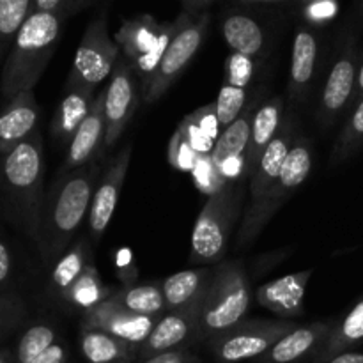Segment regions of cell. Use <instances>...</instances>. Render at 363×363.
<instances>
[{
	"mask_svg": "<svg viewBox=\"0 0 363 363\" xmlns=\"http://www.w3.org/2000/svg\"><path fill=\"white\" fill-rule=\"evenodd\" d=\"M110 294H112V291L103 284L98 268L94 264H89L80 273V277L71 284V287L60 300L69 303L71 307L80 308L85 314V312L92 311L98 305H101L103 301L108 300Z\"/></svg>",
	"mask_w": 363,
	"mask_h": 363,
	"instance_id": "cell-31",
	"label": "cell"
},
{
	"mask_svg": "<svg viewBox=\"0 0 363 363\" xmlns=\"http://www.w3.org/2000/svg\"><path fill=\"white\" fill-rule=\"evenodd\" d=\"M138 363H201V358L191 353L190 350H176L169 353H162L158 357H152L149 360Z\"/></svg>",
	"mask_w": 363,
	"mask_h": 363,
	"instance_id": "cell-42",
	"label": "cell"
},
{
	"mask_svg": "<svg viewBox=\"0 0 363 363\" xmlns=\"http://www.w3.org/2000/svg\"><path fill=\"white\" fill-rule=\"evenodd\" d=\"M117 307L124 308L130 314L145 315V318H162L167 314L165 298L162 284H126L119 291H113L108 298Z\"/></svg>",
	"mask_w": 363,
	"mask_h": 363,
	"instance_id": "cell-27",
	"label": "cell"
},
{
	"mask_svg": "<svg viewBox=\"0 0 363 363\" xmlns=\"http://www.w3.org/2000/svg\"><path fill=\"white\" fill-rule=\"evenodd\" d=\"M360 147H363V99L354 105L350 119L344 124L342 133L333 147L332 165L350 160Z\"/></svg>",
	"mask_w": 363,
	"mask_h": 363,
	"instance_id": "cell-34",
	"label": "cell"
},
{
	"mask_svg": "<svg viewBox=\"0 0 363 363\" xmlns=\"http://www.w3.org/2000/svg\"><path fill=\"white\" fill-rule=\"evenodd\" d=\"M158 321L160 318L130 314L124 308L117 307L116 303L106 300L96 308H92V311L85 312L84 319H82V326L110 333V335L131 344V346L140 351V347L149 339Z\"/></svg>",
	"mask_w": 363,
	"mask_h": 363,
	"instance_id": "cell-15",
	"label": "cell"
},
{
	"mask_svg": "<svg viewBox=\"0 0 363 363\" xmlns=\"http://www.w3.org/2000/svg\"><path fill=\"white\" fill-rule=\"evenodd\" d=\"M325 363H363V353L360 351H344V353L330 358Z\"/></svg>",
	"mask_w": 363,
	"mask_h": 363,
	"instance_id": "cell-45",
	"label": "cell"
},
{
	"mask_svg": "<svg viewBox=\"0 0 363 363\" xmlns=\"http://www.w3.org/2000/svg\"><path fill=\"white\" fill-rule=\"evenodd\" d=\"M194 177L197 186L201 188L204 194H208L209 197L215 195L216 191L222 190L229 181H225L222 177V174L216 170V167L213 165L211 158L209 156H201L194 169Z\"/></svg>",
	"mask_w": 363,
	"mask_h": 363,
	"instance_id": "cell-39",
	"label": "cell"
},
{
	"mask_svg": "<svg viewBox=\"0 0 363 363\" xmlns=\"http://www.w3.org/2000/svg\"><path fill=\"white\" fill-rule=\"evenodd\" d=\"M183 23V14H177L174 21L158 23L151 14H138L131 20H124L113 39L121 52L133 66L140 78L142 94L151 84L170 41Z\"/></svg>",
	"mask_w": 363,
	"mask_h": 363,
	"instance_id": "cell-6",
	"label": "cell"
},
{
	"mask_svg": "<svg viewBox=\"0 0 363 363\" xmlns=\"http://www.w3.org/2000/svg\"><path fill=\"white\" fill-rule=\"evenodd\" d=\"M27 318V303L16 291L0 294V342L23 325Z\"/></svg>",
	"mask_w": 363,
	"mask_h": 363,
	"instance_id": "cell-35",
	"label": "cell"
},
{
	"mask_svg": "<svg viewBox=\"0 0 363 363\" xmlns=\"http://www.w3.org/2000/svg\"><path fill=\"white\" fill-rule=\"evenodd\" d=\"M105 91H103L94 98L91 112L74 133L71 144L67 145L66 160L60 167V172H69L96 162L101 145H105Z\"/></svg>",
	"mask_w": 363,
	"mask_h": 363,
	"instance_id": "cell-18",
	"label": "cell"
},
{
	"mask_svg": "<svg viewBox=\"0 0 363 363\" xmlns=\"http://www.w3.org/2000/svg\"><path fill=\"white\" fill-rule=\"evenodd\" d=\"M312 163H314V155H312L311 142L305 137H296L275 186L257 206H250V208L245 209L240 234H238L240 247H248L257 240L266 223L275 216V213L282 208L284 202L311 176Z\"/></svg>",
	"mask_w": 363,
	"mask_h": 363,
	"instance_id": "cell-7",
	"label": "cell"
},
{
	"mask_svg": "<svg viewBox=\"0 0 363 363\" xmlns=\"http://www.w3.org/2000/svg\"><path fill=\"white\" fill-rule=\"evenodd\" d=\"M243 179L229 181L206 201L191 233L190 262L215 264L222 261L229 247L230 233L243 211Z\"/></svg>",
	"mask_w": 363,
	"mask_h": 363,
	"instance_id": "cell-5",
	"label": "cell"
},
{
	"mask_svg": "<svg viewBox=\"0 0 363 363\" xmlns=\"http://www.w3.org/2000/svg\"><path fill=\"white\" fill-rule=\"evenodd\" d=\"M250 301V284L243 264L240 261H225L215 266L202 301L197 342H208L215 335L243 321Z\"/></svg>",
	"mask_w": 363,
	"mask_h": 363,
	"instance_id": "cell-4",
	"label": "cell"
},
{
	"mask_svg": "<svg viewBox=\"0 0 363 363\" xmlns=\"http://www.w3.org/2000/svg\"><path fill=\"white\" fill-rule=\"evenodd\" d=\"M335 323L319 321L296 326L279 340L268 353L257 358V363H298L311 354H318L328 340Z\"/></svg>",
	"mask_w": 363,
	"mask_h": 363,
	"instance_id": "cell-20",
	"label": "cell"
},
{
	"mask_svg": "<svg viewBox=\"0 0 363 363\" xmlns=\"http://www.w3.org/2000/svg\"><path fill=\"white\" fill-rule=\"evenodd\" d=\"M142 87L138 85L137 73L124 55L119 57L112 71L108 87L105 89V145L116 144L123 137L131 117L140 105Z\"/></svg>",
	"mask_w": 363,
	"mask_h": 363,
	"instance_id": "cell-11",
	"label": "cell"
},
{
	"mask_svg": "<svg viewBox=\"0 0 363 363\" xmlns=\"http://www.w3.org/2000/svg\"><path fill=\"white\" fill-rule=\"evenodd\" d=\"M211 269H184L174 273L162 282L167 312L176 311L197 300L206 291Z\"/></svg>",
	"mask_w": 363,
	"mask_h": 363,
	"instance_id": "cell-28",
	"label": "cell"
},
{
	"mask_svg": "<svg viewBox=\"0 0 363 363\" xmlns=\"http://www.w3.org/2000/svg\"><path fill=\"white\" fill-rule=\"evenodd\" d=\"M363 99V60L358 67V77H357V89H354V96H353V105L360 103Z\"/></svg>",
	"mask_w": 363,
	"mask_h": 363,
	"instance_id": "cell-46",
	"label": "cell"
},
{
	"mask_svg": "<svg viewBox=\"0 0 363 363\" xmlns=\"http://www.w3.org/2000/svg\"><path fill=\"white\" fill-rule=\"evenodd\" d=\"M201 156L194 151V147L188 142L186 135L181 128H177L176 133L172 135L169 142V163L177 170L183 172H194Z\"/></svg>",
	"mask_w": 363,
	"mask_h": 363,
	"instance_id": "cell-37",
	"label": "cell"
},
{
	"mask_svg": "<svg viewBox=\"0 0 363 363\" xmlns=\"http://www.w3.org/2000/svg\"><path fill=\"white\" fill-rule=\"evenodd\" d=\"M261 103V92H255L240 117L220 133L215 149L209 155L213 165L225 181L245 179V155L250 142L252 123Z\"/></svg>",
	"mask_w": 363,
	"mask_h": 363,
	"instance_id": "cell-13",
	"label": "cell"
},
{
	"mask_svg": "<svg viewBox=\"0 0 363 363\" xmlns=\"http://www.w3.org/2000/svg\"><path fill=\"white\" fill-rule=\"evenodd\" d=\"M119 57L121 48L116 39L110 38L106 14H99L87 25L82 35L66 89L96 91V87L112 73Z\"/></svg>",
	"mask_w": 363,
	"mask_h": 363,
	"instance_id": "cell-9",
	"label": "cell"
},
{
	"mask_svg": "<svg viewBox=\"0 0 363 363\" xmlns=\"http://www.w3.org/2000/svg\"><path fill=\"white\" fill-rule=\"evenodd\" d=\"M319 59L318 35L311 27H300L294 34L291 50V69L287 94L293 103H301L308 94Z\"/></svg>",
	"mask_w": 363,
	"mask_h": 363,
	"instance_id": "cell-22",
	"label": "cell"
},
{
	"mask_svg": "<svg viewBox=\"0 0 363 363\" xmlns=\"http://www.w3.org/2000/svg\"><path fill=\"white\" fill-rule=\"evenodd\" d=\"M206 293V291H204ZM204 293L184 307L170 311L160 318L149 339L138 351V362L149 360L162 353L176 350H188V344L197 342Z\"/></svg>",
	"mask_w": 363,
	"mask_h": 363,
	"instance_id": "cell-12",
	"label": "cell"
},
{
	"mask_svg": "<svg viewBox=\"0 0 363 363\" xmlns=\"http://www.w3.org/2000/svg\"><path fill=\"white\" fill-rule=\"evenodd\" d=\"M181 14H183V23L170 41L151 84L144 91V101L147 105L160 101L163 94L172 87L174 82L181 77V73L186 69L195 53L199 52L209 28V21H211L209 13L201 18H191L183 11H181Z\"/></svg>",
	"mask_w": 363,
	"mask_h": 363,
	"instance_id": "cell-10",
	"label": "cell"
},
{
	"mask_svg": "<svg viewBox=\"0 0 363 363\" xmlns=\"http://www.w3.org/2000/svg\"><path fill=\"white\" fill-rule=\"evenodd\" d=\"M64 20L48 13H32L20 28L0 73L4 103L21 92L34 91L59 46Z\"/></svg>",
	"mask_w": 363,
	"mask_h": 363,
	"instance_id": "cell-3",
	"label": "cell"
},
{
	"mask_svg": "<svg viewBox=\"0 0 363 363\" xmlns=\"http://www.w3.org/2000/svg\"><path fill=\"white\" fill-rule=\"evenodd\" d=\"M67 360H69V353H67L66 344L57 342L32 363H67Z\"/></svg>",
	"mask_w": 363,
	"mask_h": 363,
	"instance_id": "cell-43",
	"label": "cell"
},
{
	"mask_svg": "<svg viewBox=\"0 0 363 363\" xmlns=\"http://www.w3.org/2000/svg\"><path fill=\"white\" fill-rule=\"evenodd\" d=\"M80 351L87 363H135L138 350L110 333L94 328H80Z\"/></svg>",
	"mask_w": 363,
	"mask_h": 363,
	"instance_id": "cell-25",
	"label": "cell"
},
{
	"mask_svg": "<svg viewBox=\"0 0 363 363\" xmlns=\"http://www.w3.org/2000/svg\"><path fill=\"white\" fill-rule=\"evenodd\" d=\"M257 67L259 59L230 52V55L225 60V66H223V71H225L223 73V84L248 91L255 73H257Z\"/></svg>",
	"mask_w": 363,
	"mask_h": 363,
	"instance_id": "cell-36",
	"label": "cell"
},
{
	"mask_svg": "<svg viewBox=\"0 0 363 363\" xmlns=\"http://www.w3.org/2000/svg\"><path fill=\"white\" fill-rule=\"evenodd\" d=\"M294 140H296V130H294V117L287 113L284 117V123L277 133L275 140L268 145V149L262 155L259 162L257 170L250 177V206H257L266 195L269 194L275 183L282 174L286 160L293 149Z\"/></svg>",
	"mask_w": 363,
	"mask_h": 363,
	"instance_id": "cell-17",
	"label": "cell"
},
{
	"mask_svg": "<svg viewBox=\"0 0 363 363\" xmlns=\"http://www.w3.org/2000/svg\"><path fill=\"white\" fill-rule=\"evenodd\" d=\"M294 328L296 325L291 321H266V319L245 321L243 319L233 328L209 339L208 347L213 358L220 363L257 360Z\"/></svg>",
	"mask_w": 363,
	"mask_h": 363,
	"instance_id": "cell-8",
	"label": "cell"
},
{
	"mask_svg": "<svg viewBox=\"0 0 363 363\" xmlns=\"http://www.w3.org/2000/svg\"><path fill=\"white\" fill-rule=\"evenodd\" d=\"M45 144L41 130L0 156V216L30 241H38L43 211Z\"/></svg>",
	"mask_w": 363,
	"mask_h": 363,
	"instance_id": "cell-2",
	"label": "cell"
},
{
	"mask_svg": "<svg viewBox=\"0 0 363 363\" xmlns=\"http://www.w3.org/2000/svg\"><path fill=\"white\" fill-rule=\"evenodd\" d=\"M222 35L230 52L261 59L266 48V35L257 20L245 13H230L222 21Z\"/></svg>",
	"mask_w": 363,
	"mask_h": 363,
	"instance_id": "cell-26",
	"label": "cell"
},
{
	"mask_svg": "<svg viewBox=\"0 0 363 363\" xmlns=\"http://www.w3.org/2000/svg\"><path fill=\"white\" fill-rule=\"evenodd\" d=\"M340 6L337 2H328V0H321V2H311L305 4L303 16L308 23L323 25L326 21L333 20L339 14Z\"/></svg>",
	"mask_w": 363,
	"mask_h": 363,
	"instance_id": "cell-40",
	"label": "cell"
},
{
	"mask_svg": "<svg viewBox=\"0 0 363 363\" xmlns=\"http://www.w3.org/2000/svg\"><path fill=\"white\" fill-rule=\"evenodd\" d=\"M358 67H360V57H358L357 48L353 43H347L339 59L333 64L325 89H323L318 108V119L321 126L330 128L335 124L337 119L342 117L344 112L350 108V105H353Z\"/></svg>",
	"mask_w": 363,
	"mask_h": 363,
	"instance_id": "cell-14",
	"label": "cell"
},
{
	"mask_svg": "<svg viewBox=\"0 0 363 363\" xmlns=\"http://www.w3.org/2000/svg\"><path fill=\"white\" fill-rule=\"evenodd\" d=\"M98 177L99 165L96 160L80 169L60 172L45 197L35 247L50 268L69 250L74 234L89 218Z\"/></svg>",
	"mask_w": 363,
	"mask_h": 363,
	"instance_id": "cell-1",
	"label": "cell"
},
{
	"mask_svg": "<svg viewBox=\"0 0 363 363\" xmlns=\"http://www.w3.org/2000/svg\"><path fill=\"white\" fill-rule=\"evenodd\" d=\"M39 110L34 91L21 92L0 110V156L9 155L21 142L27 140L35 130H39Z\"/></svg>",
	"mask_w": 363,
	"mask_h": 363,
	"instance_id": "cell-19",
	"label": "cell"
},
{
	"mask_svg": "<svg viewBox=\"0 0 363 363\" xmlns=\"http://www.w3.org/2000/svg\"><path fill=\"white\" fill-rule=\"evenodd\" d=\"M284 98L273 96V98L262 99L255 112L254 123H252L250 142H248L247 155H245V177H252L257 170L262 155L268 145L275 140L280 126L284 123Z\"/></svg>",
	"mask_w": 363,
	"mask_h": 363,
	"instance_id": "cell-23",
	"label": "cell"
},
{
	"mask_svg": "<svg viewBox=\"0 0 363 363\" xmlns=\"http://www.w3.org/2000/svg\"><path fill=\"white\" fill-rule=\"evenodd\" d=\"M183 6V13H186L188 16L191 18H201L204 16V14L209 13V7L213 6V0L209 2V0H186V2L181 4Z\"/></svg>",
	"mask_w": 363,
	"mask_h": 363,
	"instance_id": "cell-44",
	"label": "cell"
},
{
	"mask_svg": "<svg viewBox=\"0 0 363 363\" xmlns=\"http://www.w3.org/2000/svg\"><path fill=\"white\" fill-rule=\"evenodd\" d=\"M32 14V0H0V73L20 28Z\"/></svg>",
	"mask_w": 363,
	"mask_h": 363,
	"instance_id": "cell-33",
	"label": "cell"
},
{
	"mask_svg": "<svg viewBox=\"0 0 363 363\" xmlns=\"http://www.w3.org/2000/svg\"><path fill=\"white\" fill-rule=\"evenodd\" d=\"M92 264V252L87 241H78L71 245L69 250L57 261L50 273V291L55 296L62 298L71 284L80 277V273Z\"/></svg>",
	"mask_w": 363,
	"mask_h": 363,
	"instance_id": "cell-30",
	"label": "cell"
},
{
	"mask_svg": "<svg viewBox=\"0 0 363 363\" xmlns=\"http://www.w3.org/2000/svg\"><path fill=\"white\" fill-rule=\"evenodd\" d=\"M314 269L291 273L282 279L272 280L255 291V300L269 312L282 318H296L303 314L305 293Z\"/></svg>",
	"mask_w": 363,
	"mask_h": 363,
	"instance_id": "cell-21",
	"label": "cell"
},
{
	"mask_svg": "<svg viewBox=\"0 0 363 363\" xmlns=\"http://www.w3.org/2000/svg\"><path fill=\"white\" fill-rule=\"evenodd\" d=\"M0 363H14L13 350H9V347H2L0 350Z\"/></svg>",
	"mask_w": 363,
	"mask_h": 363,
	"instance_id": "cell-47",
	"label": "cell"
},
{
	"mask_svg": "<svg viewBox=\"0 0 363 363\" xmlns=\"http://www.w3.org/2000/svg\"><path fill=\"white\" fill-rule=\"evenodd\" d=\"M92 6V0H32V13H48L67 20Z\"/></svg>",
	"mask_w": 363,
	"mask_h": 363,
	"instance_id": "cell-38",
	"label": "cell"
},
{
	"mask_svg": "<svg viewBox=\"0 0 363 363\" xmlns=\"http://www.w3.org/2000/svg\"><path fill=\"white\" fill-rule=\"evenodd\" d=\"M14 275V261L9 247L0 240V294L9 293Z\"/></svg>",
	"mask_w": 363,
	"mask_h": 363,
	"instance_id": "cell-41",
	"label": "cell"
},
{
	"mask_svg": "<svg viewBox=\"0 0 363 363\" xmlns=\"http://www.w3.org/2000/svg\"><path fill=\"white\" fill-rule=\"evenodd\" d=\"M131 149H133L131 144L123 147V151L113 158L106 172L103 174L94 191L91 213H89V233H91L94 243H98L103 238L117 208L121 190H123V184L126 181L128 167H130Z\"/></svg>",
	"mask_w": 363,
	"mask_h": 363,
	"instance_id": "cell-16",
	"label": "cell"
},
{
	"mask_svg": "<svg viewBox=\"0 0 363 363\" xmlns=\"http://www.w3.org/2000/svg\"><path fill=\"white\" fill-rule=\"evenodd\" d=\"M59 332L55 325L50 321H35L18 339L13 350L14 363H32L45 351H48L53 344H57Z\"/></svg>",
	"mask_w": 363,
	"mask_h": 363,
	"instance_id": "cell-32",
	"label": "cell"
},
{
	"mask_svg": "<svg viewBox=\"0 0 363 363\" xmlns=\"http://www.w3.org/2000/svg\"><path fill=\"white\" fill-rule=\"evenodd\" d=\"M360 340H363V294L354 307L347 312L346 318L340 323H335L328 340L314 357V363L328 362L330 358L344 353Z\"/></svg>",
	"mask_w": 363,
	"mask_h": 363,
	"instance_id": "cell-29",
	"label": "cell"
},
{
	"mask_svg": "<svg viewBox=\"0 0 363 363\" xmlns=\"http://www.w3.org/2000/svg\"><path fill=\"white\" fill-rule=\"evenodd\" d=\"M94 98V91L91 89H66V94L60 99L50 126L53 140L60 145L71 144L74 133L91 112Z\"/></svg>",
	"mask_w": 363,
	"mask_h": 363,
	"instance_id": "cell-24",
	"label": "cell"
}]
</instances>
